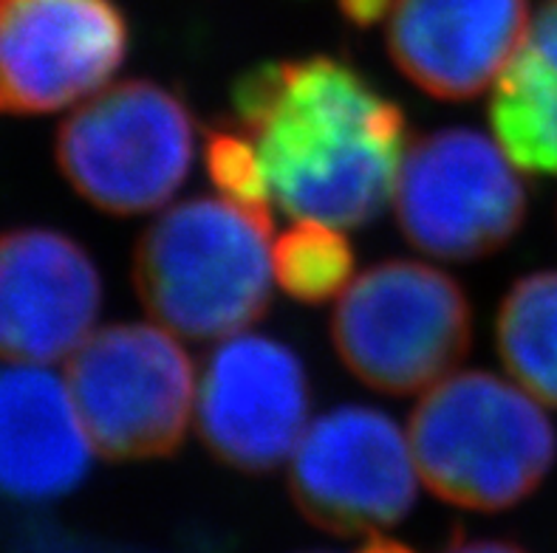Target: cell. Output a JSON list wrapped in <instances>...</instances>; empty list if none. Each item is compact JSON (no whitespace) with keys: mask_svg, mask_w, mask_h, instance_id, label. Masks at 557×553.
I'll return each mask as SVG.
<instances>
[{"mask_svg":"<svg viewBox=\"0 0 557 553\" xmlns=\"http://www.w3.org/2000/svg\"><path fill=\"white\" fill-rule=\"evenodd\" d=\"M337 7L351 26L371 28L391 17L394 0H337Z\"/></svg>","mask_w":557,"mask_h":553,"instance_id":"ac0fdd59","label":"cell"},{"mask_svg":"<svg viewBox=\"0 0 557 553\" xmlns=\"http://www.w3.org/2000/svg\"><path fill=\"white\" fill-rule=\"evenodd\" d=\"M527 32V0H394L388 54L424 93L465 102L498 83Z\"/></svg>","mask_w":557,"mask_h":553,"instance_id":"7c38bea8","label":"cell"},{"mask_svg":"<svg viewBox=\"0 0 557 553\" xmlns=\"http://www.w3.org/2000/svg\"><path fill=\"white\" fill-rule=\"evenodd\" d=\"M102 280L77 240L54 229L0 235V362L49 365L94 334Z\"/></svg>","mask_w":557,"mask_h":553,"instance_id":"8fae6325","label":"cell"},{"mask_svg":"<svg viewBox=\"0 0 557 553\" xmlns=\"http://www.w3.org/2000/svg\"><path fill=\"white\" fill-rule=\"evenodd\" d=\"M196 155V122L182 97L127 79L71 113L57 164L79 196L111 215H141L176 196Z\"/></svg>","mask_w":557,"mask_h":553,"instance_id":"5b68a950","label":"cell"},{"mask_svg":"<svg viewBox=\"0 0 557 553\" xmlns=\"http://www.w3.org/2000/svg\"><path fill=\"white\" fill-rule=\"evenodd\" d=\"M504 367L541 404L557 406V272L527 274L495 319Z\"/></svg>","mask_w":557,"mask_h":553,"instance_id":"9a60e30c","label":"cell"},{"mask_svg":"<svg viewBox=\"0 0 557 553\" xmlns=\"http://www.w3.org/2000/svg\"><path fill=\"white\" fill-rule=\"evenodd\" d=\"M408 438L424 486L473 512L530 498L557 457V432L535 395L484 370L442 378L410 415Z\"/></svg>","mask_w":557,"mask_h":553,"instance_id":"3957f363","label":"cell"},{"mask_svg":"<svg viewBox=\"0 0 557 553\" xmlns=\"http://www.w3.org/2000/svg\"><path fill=\"white\" fill-rule=\"evenodd\" d=\"M332 342L343 365L388 395L436 387L473 348V305L450 274L385 260L339 294Z\"/></svg>","mask_w":557,"mask_h":553,"instance_id":"277c9868","label":"cell"},{"mask_svg":"<svg viewBox=\"0 0 557 553\" xmlns=\"http://www.w3.org/2000/svg\"><path fill=\"white\" fill-rule=\"evenodd\" d=\"M502 144L470 127L422 136L405 153L394 203L410 246L438 260L487 257L516 238L527 187Z\"/></svg>","mask_w":557,"mask_h":553,"instance_id":"52a82bcc","label":"cell"},{"mask_svg":"<svg viewBox=\"0 0 557 553\" xmlns=\"http://www.w3.org/2000/svg\"><path fill=\"white\" fill-rule=\"evenodd\" d=\"M205 162L210 178L226 198L255 210H269L272 198H269L261 159L252 139L238 125L212 127L207 134Z\"/></svg>","mask_w":557,"mask_h":553,"instance_id":"e0dca14e","label":"cell"},{"mask_svg":"<svg viewBox=\"0 0 557 553\" xmlns=\"http://www.w3.org/2000/svg\"><path fill=\"white\" fill-rule=\"evenodd\" d=\"M91 452L69 381L37 365L0 367V498H63L88 475Z\"/></svg>","mask_w":557,"mask_h":553,"instance_id":"4fadbf2b","label":"cell"},{"mask_svg":"<svg viewBox=\"0 0 557 553\" xmlns=\"http://www.w3.org/2000/svg\"><path fill=\"white\" fill-rule=\"evenodd\" d=\"M65 381L88 438L108 461L173 455L196 410V367L168 328L94 330L71 353Z\"/></svg>","mask_w":557,"mask_h":553,"instance_id":"8992f818","label":"cell"},{"mask_svg":"<svg viewBox=\"0 0 557 553\" xmlns=\"http://www.w3.org/2000/svg\"><path fill=\"white\" fill-rule=\"evenodd\" d=\"M272 252L269 210L226 196L193 198L156 217L136 243V294L178 337H235L272 302Z\"/></svg>","mask_w":557,"mask_h":553,"instance_id":"7a4b0ae2","label":"cell"},{"mask_svg":"<svg viewBox=\"0 0 557 553\" xmlns=\"http://www.w3.org/2000/svg\"><path fill=\"white\" fill-rule=\"evenodd\" d=\"M125 56L127 21L113 0H0V113L83 102Z\"/></svg>","mask_w":557,"mask_h":553,"instance_id":"9c48e42d","label":"cell"},{"mask_svg":"<svg viewBox=\"0 0 557 553\" xmlns=\"http://www.w3.org/2000/svg\"><path fill=\"white\" fill-rule=\"evenodd\" d=\"M445 553H527L523 548L512 545V542L498 540H456L445 548Z\"/></svg>","mask_w":557,"mask_h":553,"instance_id":"d6986e66","label":"cell"},{"mask_svg":"<svg viewBox=\"0 0 557 553\" xmlns=\"http://www.w3.org/2000/svg\"><path fill=\"white\" fill-rule=\"evenodd\" d=\"M311 553H323V551H311Z\"/></svg>","mask_w":557,"mask_h":553,"instance_id":"44dd1931","label":"cell"},{"mask_svg":"<svg viewBox=\"0 0 557 553\" xmlns=\"http://www.w3.org/2000/svg\"><path fill=\"white\" fill-rule=\"evenodd\" d=\"M233 111L258 150L269 198L289 217L357 229L385 210L408 125L354 65L334 56L263 63L238 77Z\"/></svg>","mask_w":557,"mask_h":553,"instance_id":"6da1fadb","label":"cell"},{"mask_svg":"<svg viewBox=\"0 0 557 553\" xmlns=\"http://www.w3.org/2000/svg\"><path fill=\"white\" fill-rule=\"evenodd\" d=\"M275 280L297 302L339 297L351 282L354 252L343 229L320 221H297L275 240Z\"/></svg>","mask_w":557,"mask_h":553,"instance_id":"2e32d148","label":"cell"},{"mask_svg":"<svg viewBox=\"0 0 557 553\" xmlns=\"http://www.w3.org/2000/svg\"><path fill=\"white\" fill-rule=\"evenodd\" d=\"M357 553H417V551H410V548L403 545V542L385 540V537H371V540H368Z\"/></svg>","mask_w":557,"mask_h":553,"instance_id":"ffe728a7","label":"cell"},{"mask_svg":"<svg viewBox=\"0 0 557 553\" xmlns=\"http://www.w3.org/2000/svg\"><path fill=\"white\" fill-rule=\"evenodd\" d=\"M490 122L518 167L557 176V0L537 9L521 49L493 85Z\"/></svg>","mask_w":557,"mask_h":553,"instance_id":"5bb4252c","label":"cell"},{"mask_svg":"<svg viewBox=\"0 0 557 553\" xmlns=\"http://www.w3.org/2000/svg\"><path fill=\"white\" fill-rule=\"evenodd\" d=\"M408 432L371 406L320 415L292 452L289 494L311 526L337 537L396 526L417 500Z\"/></svg>","mask_w":557,"mask_h":553,"instance_id":"ba28073f","label":"cell"},{"mask_svg":"<svg viewBox=\"0 0 557 553\" xmlns=\"http://www.w3.org/2000/svg\"><path fill=\"white\" fill-rule=\"evenodd\" d=\"M309 404L304 362L286 344L235 334L207 356L196 395L198 435L221 463L261 475L292 457Z\"/></svg>","mask_w":557,"mask_h":553,"instance_id":"30bf717a","label":"cell"}]
</instances>
